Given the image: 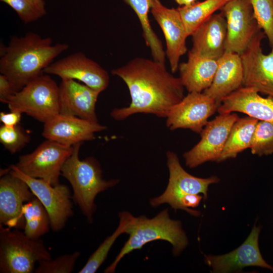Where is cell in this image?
<instances>
[{"label":"cell","instance_id":"4316f807","mask_svg":"<svg viewBox=\"0 0 273 273\" xmlns=\"http://www.w3.org/2000/svg\"><path fill=\"white\" fill-rule=\"evenodd\" d=\"M227 2L226 0H205L189 6L178 7L177 10L188 36L191 35L197 28L215 11L221 9Z\"/></svg>","mask_w":273,"mask_h":273},{"label":"cell","instance_id":"603a6c76","mask_svg":"<svg viewBox=\"0 0 273 273\" xmlns=\"http://www.w3.org/2000/svg\"><path fill=\"white\" fill-rule=\"evenodd\" d=\"M219 59L204 58L189 52L187 61L179 64L178 69L179 77L189 93L203 92L211 85Z\"/></svg>","mask_w":273,"mask_h":273},{"label":"cell","instance_id":"d6a6232c","mask_svg":"<svg viewBox=\"0 0 273 273\" xmlns=\"http://www.w3.org/2000/svg\"><path fill=\"white\" fill-rule=\"evenodd\" d=\"M80 253L77 251L60 256L54 259L42 260L35 269V273H70L74 269Z\"/></svg>","mask_w":273,"mask_h":273},{"label":"cell","instance_id":"d590c367","mask_svg":"<svg viewBox=\"0 0 273 273\" xmlns=\"http://www.w3.org/2000/svg\"><path fill=\"white\" fill-rule=\"evenodd\" d=\"M196 0H175L176 3L182 6H189L195 3Z\"/></svg>","mask_w":273,"mask_h":273},{"label":"cell","instance_id":"7402d4cb","mask_svg":"<svg viewBox=\"0 0 273 273\" xmlns=\"http://www.w3.org/2000/svg\"><path fill=\"white\" fill-rule=\"evenodd\" d=\"M243 68L240 55L225 52L211 85L203 92L215 100L219 106L223 98L242 86Z\"/></svg>","mask_w":273,"mask_h":273},{"label":"cell","instance_id":"7c38bea8","mask_svg":"<svg viewBox=\"0 0 273 273\" xmlns=\"http://www.w3.org/2000/svg\"><path fill=\"white\" fill-rule=\"evenodd\" d=\"M218 107L215 100L203 92L189 93L169 111L166 125L171 130L189 129L200 133Z\"/></svg>","mask_w":273,"mask_h":273},{"label":"cell","instance_id":"83f0119b","mask_svg":"<svg viewBox=\"0 0 273 273\" xmlns=\"http://www.w3.org/2000/svg\"><path fill=\"white\" fill-rule=\"evenodd\" d=\"M119 225L110 236H108L90 255L85 264L78 271L79 273H94L100 267L106 259L108 252L117 238L125 233L127 226L134 218L127 211L120 212L119 214Z\"/></svg>","mask_w":273,"mask_h":273},{"label":"cell","instance_id":"cb8c5ba5","mask_svg":"<svg viewBox=\"0 0 273 273\" xmlns=\"http://www.w3.org/2000/svg\"><path fill=\"white\" fill-rule=\"evenodd\" d=\"M258 121L248 116L237 119L231 129L219 162L236 158L239 153L250 148Z\"/></svg>","mask_w":273,"mask_h":273},{"label":"cell","instance_id":"f546056e","mask_svg":"<svg viewBox=\"0 0 273 273\" xmlns=\"http://www.w3.org/2000/svg\"><path fill=\"white\" fill-rule=\"evenodd\" d=\"M250 148L252 154L260 157L273 154V123L258 121L252 135Z\"/></svg>","mask_w":273,"mask_h":273},{"label":"cell","instance_id":"9c48e42d","mask_svg":"<svg viewBox=\"0 0 273 273\" xmlns=\"http://www.w3.org/2000/svg\"><path fill=\"white\" fill-rule=\"evenodd\" d=\"M239 118L236 113L219 114L209 121L200 133V141L184 154L186 165L194 168L208 161L219 162L231 129Z\"/></svg>","mask_w":273,"mask_h":273},{"label":"cell","instance_id":"d6986e66","mask_svg":"<svg viewBox=\"0 0 273 273\" xmlns=\"http://www.w3.org/2000/svg\"><path fill=\"white\" fill-rule=\"evenodd\" d=\"M100 92L70 79L59 85V113L98 121L96 105Z\"/></svg>","mask_w":273,"mask_h":273},{"label":"cell","instance_id":"ac0fdd59","mask_svg":"<svg viewBox=\"0 0 273 273\" xmlns=\"http://www.w3.org/2000/svg\"><path fill=\"white\" fill-rule=\"evenodd\" d=\"M106 128L98 121L59 113L44 123L42 134L46 139L73 146L94 140L95 133Z\"/></svg>","mask_w":273,"mask_h":273},{"label":"cell","instance_id":"ffe728a7","mask_svg":"<svg viewBox=\"0 0 273 273\" xmlns=\"http://www.w3.org/2000/svg\"><path fill=\"white\" fill-rule=\"evenodd\" d=\"M219 114L241 112L273 123V98H263L254 88L241 86L223 98L217 108Z\"/></svg>","mask_w":273,"mask_h":273},{"label":"cell","instance_id":"3957f363","mask_svg":"<svg viewBox=\"0 0 273 273\" xmlns=\"http://www.w3.org/2000/svg\"><path fill=\"white\" fill-rule=\"evenodd\" d=\"M81 144L73 146L72 153L62 168L61 175L71 185L73 200L87 220L91 222L96 210L95 199L97 195L115 186L119 180L104 179L100 165L94 157L80 159L79 155Z\"/></svg>","mask_w":273,"mask_h":273},{"label":"cell","instance_id":"2e32d148","mask_svg":"<svg viewBox=\"0 0 273 273\" xmlns=\"http://www.w3.org/2000/svg\"><path fill=\"white\" fill-rule=\"evenodd\" d=\"M34 196L26 183L20 177L11 173L1 176L0 224L24 230L22 208Z\"/></svg>","mask_w":273,"mask_h":273},{"label":"cell","instance_id":"836d02e7","mask_svg":"<svg viewBox=\"0 0 273 273\" xmlns=\"http://www.w3.org/2000/svg\"><path fill=\"white\" fill-rule=\"evenodd\" d=\"M15 93L8 77L1 74L0 101L4 103H7L10 98Z\"/></svg>","mask_w":273,"mask_h":273},{"label":"cell","instance_id":"8d00e7d4","mask_svg":"<svg viewBox=\"0 0 273 273\" xmlns=\"http://www.w3.org/2000/svg\"><path fill=\"white\" fill-rule=\"evenodd\" d=\"M226 1H227L228 2L231 1H232V0H226Z\"/></svg>","mask_w":273,"mask_h":273},{"label":"cell","instance_id":"484cf974","mask_svg":"<svg viewBox=\"0 0 273 273\" xmlns=\"http://www.w3.org/2000/svg\"><path fill=\"white\" fill-rule=\"evenodd\" d=\"M22 213L25 219L24 232L27 237L38 240L49 232L51 228L49 215L35 196L24 204Z\"/></svg>","mask_w":273,"mask_h":273},{"label":"cell","instance_id":"d4e9b609","mask_svg":"<svg viewBox=\"0 0 273 273\" xmlns=\"http://www.w3.org/2000/svg\"><path fill=\"white\" fill-rule=\"evenodd\" d=\"M135 13L141 23L146 44L151 50L153 59L165 63L166 53L161 41L150 24L149 12L151 8L150 0H123Z\"/></svg>","mask_w":273,"mask_h":273},{"label":"cell","instance_id":"52a82bcc","mask_svg":"<svg viewBox=\"0 0 273 273\" xmlns=\"http://www.w3.org/2000/svg\"><path fill=\"white\" fill-rule=\"evenodd\" d=\"M73 150V146L47 139L32 152L20 156L14 166L28 176L56 186L60 184L62 168Z\"/></svg>","mask_w":273,"mask_h":273},{"label":"cell","instance_id":"44dd1931","mask_svg":"<svg viewBox=\"0 0 273 273\" xmlns=\"http://www.w3.org/2000/svg\"><path fill=\"white\" fill-rule=\"evenodd\" d=\"M226 21L223 13L213 14L192 34L189 51L200 57L219 59L225 52Z\"/></svg>","mask_w":273,"mask_h":273},{"label":"cell","instance_id":"5b68a950","mask_svg":"<svg viewBox=\"0 0 273 273\" xmlns=\"http://www.w3.org/2000/svg\"><path fill=\"white\" fill-rule=\"evenodd\" d=\"M51 259L42 240L0 224V272L32 273L36 263Z\"/></svg>","mask_w":273,"mask_h":273},{"label":"cell","instance_id":"ba28073f","mask_svg":"<svg viewBox=\"0 0 273 273\" xmlns=\"http://www.w3.org/2000/svg\"><path fill=\"white\" fill-rule=\"evenodd\" d=\"M10 173L25 181L34 195L47 210L50 217L51 228L54 232L61 230L68 219L73 215L69 188L63 184L53 186L46 181L28 176L14 165L9 167Z\"/></svg>","mask_w":273,"mask_h":273},{"label":"cell","instance_id":"30bf717a","mask_svg":"<svg viewBox=\"0 0 273 273\" xmlns=\"http://www.w3.org/2000/svg\"><path fill=\"white\" fill-rule=\"evenodd\" d=\"M226 21L225 52L241 55L261 30L250 0H232L220 9Z\"/></svg>","mask_w":273,"mask_h":273},{"label":"cell","instance_id":"8992f818","mask_svg":"<svg viewBox=\"0 0 273 273\" xmlns=\"http://www.w3.org/2000/svg\"><path fill=\"white\" fill-rule=\"evenodd\" d=\"M7 104L10 111H20L44 123L59 114V85L50 75L42 74L16 92Z\"/></svg>","mask_w":273,"mask_h":273},{"label":"cell","instance_id":"8fae6325","mask_svg":"<svg viewBox=\"0 0 273 273\" xmlns=\"http://www.w3.org/2000/svg\"><path fill=\"white\" fill-rule=\"evenodd\" d=\"M167 165L169 172L167 187L160 196L153 198L150 203L153 207H158L168 203L174 210L177 209L179 198L186 194L202 193L205 199L210 185L217 183L220 179L215 176L208 178H200L192 175L181 166L177 155L172 151L166 153Z\"/></svg>","mask_w":273,"mask_h":273},{"label":"cell","instance_id":"4dcf8cb0","mask_svg":"<svg viewBox=\"0 0 273 273\" xmlns=\"http://www.w3.org/2000/svg\"><path fill=\"white\" fill-rule=\"evenodd\" d=\"M254 17L273 48V0H250Z\"/></svg>","mask_w":273,"mask_h":273},{"label":"cell","instance_id":"4fadbf2b","mask_svg":"<svg viewBox=\"0 0 273 273\" xmlns=\"http://www.w3.org/2000/svg\"><path fill=\"white\" fill-rule=\"evenodd\" d=\"M265 37L260 31L240 55L243 68L242 86L250 87L273 98V48L263 53L261 42Z\"/></svg>","mask_w":273,"mask_h":273},{"label":"cell","instance_id":"7a4b0ae2","mask_svg":"<svg viewBox=\"0 0 273 273\" xmlns=\"http://www.w3.org/2000/svg\"><path fill=\"white\" fill-rule=\"evenodd\" d=\"M69 48L65 43H53L51 37H42L29 32L24 36L11 37L6 46L0 47V72L9 79L15 92L42 74L54 59Z\"/></svg>","mask_w":273,"mask_h":273},{"label":"cell","instance_id":"6da1fadb","mask_svg":"<svg viewBox=\"0 0 273 273\" xmlns=\"http://www.w3.org/2000/svg\"><path fill=\"white\" fill-rule=\"evenodd\" d=\"M111 72L124 81L131 97L128 107L111 111V116L116 120L136 113L166 118L171 109L185 97L180 78L169 73L165 63L154 59L137 57Z\"/></svg>","mask_w":273,"mask_h":273},{"label":"cell","instance_id":"e0dca14e","mask_svg":"<svg viewBox=\"0 0 273 273\" xmlns=\"http://www.w3.org/2000/svg\"><path fill=\"white\" fill-rule=\"evenodd\" d=\"M261 227L255 225L244 242L233 251L221 255H205V262L212 268V272L240 271L248 266H259L273 271L260 253L258 238Z\"/></svg>","mask_w":273,"mask_h":273},{"label":"cell","instance_id":"f1b7e54d","mask_svg":"<svg viewBox=\"0 0 273 273\" xmlns=\"http://www.w3.org/2000/svg\"><path fill=\"white\" fill-rule=\"evenodd\" d=\"M12 8L25 24L36 21L47 14L44 0H0Z\"/></svg>","mask_w":273,"mask_h":273},{"label":"cell","instance_id":"9a60e30c","mask_svg":"<svg viewBox=\"0 0 273 273\" xmlns=\"http://www.w3.org/2000/svg\"><path fill=\"white\" fill-rule=\"evenodd\" d=\"M150 11L163 31L166 44V56L171 71L178 69L181 56L187 51L186 39L188 36L177 9L168 8L160 0H150Z\"/></svg>","mask_w":273,"mask_h":273},{"label":"cell","instance_id":"1f68e13d","mask_svg":"<svg viewBox=\"0 0 273 273\" xmlns=\"http://www.w3.org/2000/svg\"><path fill=\"white\" fill-rule=\"evenodd\" d=\"M30 141L29 134L19 124L13 127L2 125L0 142L11 154L22 149Z\"/></svg>","mask_w":273,"mask_h":273},{"label":"cell","instance_id":"277c9868","mask_svg":"<svg viewBox=\"0 0 273 273\" xmlns=\"http://www.w3.org/2000/svg\"><path fill=\"white\" fill-rule=\"evenodd\" d=\"M125 233L129 234V239L105 272H114L118 262L125 255L134 250L141 249L149 242L158 240L168 241L172 245L174 255H178L188 244L180 221L170 219L167 209L152 218L144 216L134 217Z\"/></svg>","mask_w":273,"mask_h":273},{"label":"cell","instance_id":"5bb4252c","mask_svg":"<svg viewBox=\"0 0 273 273\" xmlns=\"http://www.w3.org/2000/svg\"><path fill=\"white\" fill-rule=\"evenodd\" d=\"M55 75L61 79L78 80L99 92L106 89L109 83L107 71L81 52L70 54L53 62L43 71Z\"/></svg>","mask_w":273,"mask_h":273},{"label":"cell","instance_id":"e575fe53","mask_svg":"<svg viewBox=\"0 0 273 273\" xmlns=\"http://www.w3.org/2000/svg\"><path fill=\"white\" fill-rule=\"evenodd\" d=\"M22 113L17 110L10 111L9 113L1 112L0 120L4 125L13 127L19 124Z\"/></svg>","mask_w":273,"mask_h":273}]
</instances>
